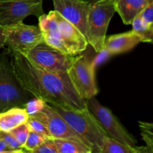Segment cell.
Masks as SVG:
<instances>
[{"mask_svg":"<svg viewBox=\"0 0 153 153\" xmlns=\"http://www.w3.org/2000/svg\"><path fill=\"white\" fill-rule=\"evenodd\" d=\"M54 10L76 26L85 37L88 3L82 0H52Z\"/></svg>","mask_w":153,"mask_h":153,"instance_id":"12","label":"cell"},{"mask_svg":"<svg viewBox=\"0 0 153 153\" xmlns=\"http://www.w3.org/2000/svg\"><path fill=\"white\" fill-rule=\"evenodd\" d=\"M132 31L139 36L141 42L152 43L153 26H149L143 22L140 15H137L131 22Z\"/></svg>","mask_w":153,"mask_h":153,"instance_id":"18","label":"cell"},{"mask_svg":"<svg viewBox=\"0 0 153 153\" xmlns=\"http://www.w3.org/2000/svg\"><path fill=\"white\" fill-rule=\"evenodd\" d=\"M16 76L22 87L34 97L49 105L81 111L88 108L86 100L73 87L67 73L52 72L34 65L22 54H11Z\"/></svg>","mask_w":153,"mask_h":153,"instance_id":"1","label":"cell"},{"mask_svg":"<svg viewBox=\"0 0 153 153\" xmlns=\"http://www.w3.org/2000/svg\"><path fill=\"white\" fill-rule=\"evenodd\" d=\"M31 116L40 120L46 126L50 134L51 138L73 139L82 142L88 146L85 140L75 132L65 120L48 103L45 104L40 111Z\"/></svg>","mask_w":153,"mask_h":153,"instance_id":"11","label":"cell"},{"mask_svg":"<svg viewBox=\"0 0 153 153\" xmlns=\"http://www.w3.org/2000/svg\"><path fill=\"white\" fill-rule=\"evenodd\" d=\"M67 74L78 94L85 100L99 93L95 79V64L85 55H76Z\"/></svg>","mask_w":153,"mask_h":153,"instance_id":"7","label":"cell"},{"mask_svg":"<svg viewBox=\"0 0 153 153\" xmlns=\"http://www.w3.org/2000/svg\"><path fill=\"white\" fill-rule=\"evenodd\" d=\"M25 56L40 68L60 73H67L75 58V56L63 53L45 42L34 46Z\"/></svg>","mask_w":153,"mask_h":153,"instance_id":"9","label":"cell"},{"mask_svg":"<svg viewBox=\"0 0 153 153\" xmlns=\"http://www.w3.org/2000/svg\"><path fill=\"white\" fill-rule=\"evenodd\" d=\"M100 153H151L145 146H131L124 144L110 137H106Z\"/></svg>","mask_w":153,"mask_h":153,"instance_id":"16","label":"cell"},{"mask_svg":"<svg viewBox=\"0 0 153 153\" xmlns=\"http://www.w3.org/2000/svg\"><path fill=\"white\" fill-rule=\"evenodd\" d=\"M82 1H85V2H87V3H88V4H90V3L97 2V1H101V0H82Z\"/></svg>","mask_w":153,"mask_h":153,"instance_id":"29","label":"cell"},{"mask_svg":"<svg viewBox=\"0 0 153 153\" xmlns=\"http://www.w3.org/2000/svg\"><path fill=\"white\" fill-rule=\"evenodd\" d=\"M139 128L142 139L146 143V146L153 153V125L152 123L139 121Z\"/></svg>","mask_w":153,"mask_h":153,"instance_id":"19","label":"cell"},{"mask_svg":"<svg viewBox=\"0 0 153 153\" xmlns=\"http://www.w3.org/2000/svg\"><path fill=\"white\" fill-rule=\"evenodd\" d=\"M58 153H92L91 149L82 142L73 139L52 138Z\"/></svg>","mask_w":153,"mask_h":153,"instance_id":"17","label":"cell"},{"mask_svg":"<svg viewBox=\"0 0 153 153\" xmlns=\"http://www.w3.org/2000/svg\"><path fill=\"white\" fill-rule=\"evenodd\" d=\"M49 105L65 120L75 132L85 140L92 153H100L108 135L88 108L77 111L57 105Z\"/></svg>","mask_w":153,"mask_h":153,"instance_id":"3","label":"cell"},{"mask_svg":"<svg viewBox=\"0 0 153 153\" xmlns=\"http://www.w3.org/2000/svg\"><path fill=\"white\" fill-rule=\"evenodd\" d=\"M26 123L28 124L31 131H35V132L43 135L46 138H51L50 134H49V131L46 128V126L37 118L34 117V116L29 115L26 121Z\"/></svg>","mask_w":153,"mask_h":153,"instance_id":"20","label":"cell"},{"mask_svg":"<svg viewBox=\"0 0 153 153\" xmlns=\"http://www.w3.org/2000/svg\"><path fill=\"white\" fill-rule=\"evenodd\" d=\"M46 103V102L43 100H42V99L34 97V98L31 99L25 105L24 108H25V111L28 113V114L31 116V115L35 114L37 112L40 111L43 108Z\"/></svg>","mask_w":153,"mask_h":153,"instance_id":"23","label":"cell"},{"mask_svg":"<svg viewBox=\"0 0 153 153\" xmlns=\"http://www.w3.org/2000/svg\"><path fill=\"white\" fill-rule=\"evenodd\" d=\"M31 152L32 153H58L56 146L54 143L52 138H46L43 143H40L39 146Z\"/></svg>","mask_w":153,"mask_h":153,"instance_id":"25","label":"cell"},{"mask_svg":"<svg viewBox=\"0 0 153 153\" xmlns=\"http://www.w3.org/2000/svg\"><path fill=\"white\" fill-rule=\"evenodd\" d=\"M4 46V27L0 25V49Z\"/></svg>","mask_w":153,"mask_h":153,"instance_id":"28","label":"cell"},{"mask_svg":"<svg viewBox=\"0 0 153 153\" xmlns=\"http://www.w3.org/2000/svg\"><path fill=\"white\" fill-rule=\"evenodd\" d=\"M151 1L153 0H114V3L123 23L129 25Z\"/></svg>","mask_w":153,"mask_h":153,"instance_id":"14","label":"cell"},{"mask_svg":"<svg viewBox=\"0 0 153 153\" xmlns=\"http://www.w3.org/2000/svg\"><path fill=\"white\" fill-rule=\"evenodd\" d=\"M141 40L137 34L131 31L113 34L105 37L104 50L109 55L125 53L131 50Z\"/></svg>","mask_w":153,"mask_h":153,"instance_id":"13","label":"cell"},{"mask_svg":"<svg viewBox=\"0 0 153 153\" xmlns=\"http://www.w3.org/2000/svg\"><path fill=\"white\" fill-rule=\"evenodd\" d=\"M38 27L45 43L63 53L76 56L87 49L88 43L85 36L56 10L40 16Z\"/></svg>","mask_w":153,"mask_h":153,"instance_id":"2","label":"cell"},{"mask_svg":"<svg viewBox=\"0 0 153 153\" xmlns=\"http://www.w3.org/2000/svg\"><path fill=\"white\" fill-rule=\"evenodd\" d=\"M34 97L16 76L11 56L0 52V112L14 107L24 108Z\"/></svg>","mask_w":153,"mask_h":153,"instance_id":"4","label":"cell"},{"mask_svg":"<svg viewBox=\"0 0 153 153\" xmlns=\"http://www.w3.org/2000/svg\"><path fill=\"white\" fill-rule=\"evenodd\" d=\"M4 46L9 53L25 55L28 51L44 42L43 35L38 25H28L22 22L4 27Z\"/></svg>","mask_w":153,"mask_h":153,"instance_id":"6","label":"cell"},{"mask_svg":"<svg viewBox=\"0 0 153 153\" xmlns=\"http://www.w3.org/2000/svg\"><path fill=\"white\" fill-rule=\"evenodd\" d=\"M44 14L43 0H0V25L22 22L27 16Z\"/></svg>","mask_w":153,"mask_h":153,"instance_id":"10","label":"cell"},{"mask_svg":"<svg viewBox=\"0 0 153 153\" xmlns=\"http://www.w3.org/2000/svg\"><path fill=\"white\" fill-rule=\"evenodd\" d=\"M29 127H28V124L26 123H25L22 124V125L19 126L16 128H15L10 133L20 143L21 146L23 147L24 144H25V141H26L27 137H28V134H29Z\"/></svg>","mask_w":153,"mask_h":153,"instance_id":"22","label":"cell"},{"mask_svg":"<svg viewBox=\"0 0 153 153\" xmlns=\"http://www.w3.org/2000/svg\"><path fill=\"white\" fill-rule=\"evenodd\" d=\"M145 24L153 26V1H151L140 13Z\"/></svg>","mask_w":153,"mask_h":153,"instance_id":"26","label":"cell"},{"mask_svg":"<svg viewBox=\"0 0 153 153\" xmlns=\"http://www.w3.org/2000/svg\"><path fill=\"white\" fill-rule=\"evenodd\" d=\"M115 13L114 0H101L88 4L85 38L98 53L104 49L108 27Z\"/></svg>","mask_w":153,"mask_h":153,"instance_id":"5","label":"cell"},{"mask_svg":"<svg viewBox=\"0 0 153 153\" xmlns=\"http://www.w3.org/2000/svg\"><path fill=\"white\" fill-rule=\"evenodd\" d=\"M86 103L108 137L124 144L136 146L137 139L126 129L110 109L102 105L94 97L87 100Z\"/></svg>","mask_w":153,"mask_h":153,"instance_id":"8","label":"cell"},{"mask_svg":"<svg viewBox=\"0 0 153 153\" xmlns=\"http://www.w3.org/2000/svg\"><path fill=\"white\" fill-rule=\"evenodd\" d=\"M29 115L24 108L14 107L0 112V131L10 132L19 126L26 123Z\"/></svg>","mask_w":153,"mask_h":153,"instance_id":"15","label":"cell"},{"mask_svg":"<svg viewBox=\"0 0 153 153\" xmlns=\"http://www.w3.org/2000/svg\"><path fill=\"white\" fill-rule=\"evenodd\" d=\"M0 153H18L16 150L10 149L7 143L0 138Z\"/></svg>","mask_w":153,"mask_h":153,"instance_id":"27","label":"cell"},{"mask_svg":"<svg viewBox=\"0 0 153 153\" xmlns=\"http://www.w3.org/2000/svg\"><path fill=\"white\" fill-rule=\"evenodd\" d=\"M46 139V137H43L41 134L30 130L26 141L23 146V149H25V152H31L33 149H35L40 143H43Z\"/></svg>","mask_w":153,"mask_h":153,"instance_id":"21","label":"cell"},{"mask_svg":"<svg viewBox=\"0 0 153 153\" xmlns=\"http://www.w3.org/2000/svg\"><path fill=\"white\" fill-rule=\"evenodd\" d=\"M0 138L4 140V142L7 143V146L10 149L16 150L18 153L25 152L20 143L15 139V137L10 132H4V131H0Z\"/></svg>","mask_w":153,"mask_h":153,"instance_id":"24","label":"cell"}]
</instances>
